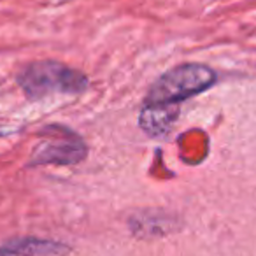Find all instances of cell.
Here are the masks:
<instances>
[{
	"instance_id": "obj_1",
	"label": "cell",
	"mask_w": 256,
	"mask_h": 256,
	"mask_svg": "<svg viewBox=\"0 0 256 256\" xmlns=\"http://www.w3.org/2000/svg\"><path fill=\"white\" fill-rule=\"evenodd\" d=\"M18 84L30 98H42L53 93H82L88 88V78L60 62L39 60L25 65L20 70Z\"/></svg>"
},
{
	"instance_id": "obj_2",
	"label": "cell",
	"mask_w": 256,
	"mask_h": 256,
	"mask_svg": "<svg viewBox=\"0 0 256 256\" xmlns=\"http://www.w3.org/2000/svg\"><path fill=\"white\" fill-rule=\"evenodd\" d=\"M216 82V72L202 64H184L165 72L146 96L144 104L178 106L179 102L209 90Z\"/></svg>"
},
{
	"instance_id": "obj_3",
	"label": "cell",
	"mask_w": 256,
	"mask_h": 256,
	"mask_svg": "<svg viewBox=\"0 0 256 256\" xmlns=\"http://www.w3.org/2000/svg\"><path fill=\"white\" fill-rule=\"evenodd\" d=\"M40 136L44 140L37 144L30 156L28 165H76L82 162L88 154V146L84 140L74 134L70 128L62 124H48Z\"/></svg>"
},
{
	"instance_id": "obj_4",
	"label": "cell",
	"mask_w": 256,
	"mask_h": 256,
	"mask_svg": "<svg viewBox=\"0 0 256 256\" xmlns=\"http://www.w3.org/2000/svg\"><path fill=\"white\" fill-rule=\"evenodd\" d=\"M178 114H179L178 106H153V104H144L142 110L139 114V124L148 136L160 137L170 130Z\"/></svg>"
},
{
	"instance_id": "obj_5",
	"label": "cell",
	"mask_w": 256,
	"mask_h": 256,
	"mask_svg": "<svg viewBox=\"0 0 256 256\" xmlns=\"http://www.w3.org/2000/svg\"><path fill=\"white\" fill-rule=\"evenodd\" d=\"M67 252V248L58 242L39 240V238H22L8 242L0 248V256H53Z\"/></svg>"
}]
</instances>
